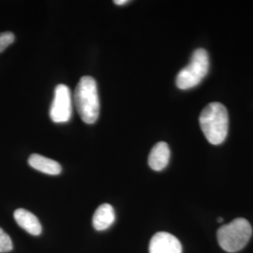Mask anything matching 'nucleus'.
Instances as JSON below:
<instances>
[{
	"mask_svg": "<svg viewBox=\"0 0 253 253\" xmlns=\"http://www.w3.org/2000/svg\"><path fill=\"white\" fill-rule=\"evenodd\" d=\"M200 126L211 145L222 144L228 134L229 116L227 109L219 102H211L200 115Z\"/></svg>",
	"mask_w": 253,
	"mask_h": 253,
	"instance_id": "nucleus-1",
	"label": "nucleus"
},
{
	"mask_svg": "<svg viewBox=\"0 0 253 253\" xmlns=\"http://www.w3.org/2000/svg\"><path fill=\"white\" fill-rule=\"evenodd\" d=\"M74 102L82 120L94 124L100 116V99L97 83L91 76H84L74 92Z\"/></svg>",
	"mask_w": 253,
	"mask_h": 253,
	"instance_id": "nucleus-2",
	"label": "nucleus"
},
{
	"mask_svg": "<svg viewBox=\"0 0 253 253\" xmlns=\"http://www.w3.org/2000/svg\"><path fill=\"white\" fill-rule=\"evenodd\" d=\"M253 235V228L250 222L242 218H235L232 222L224 224L217 230L218 244L227 253H237L244 249Z\"/></svg>",
	"mask_w": 253,
	"mask_h": 253,
	"instance_id": "nucleus-3",
	"label": "nucleus"
},
{
	"mask_svg": "<svg viewBox=\"0 0 253 253\" xmlns=\"http://www.w3.org/2000/svg\"><path fill=\"white\" fill-rule=\"evenodd\" d=\"M209 71V55L203 48L193 52L190 63L182 69L176 76V85L179 89L187 90L197 86L208 75Z\"/></svg>",
	"mask_w": 253,
	"mask_h": 253,
	"instance_id": "nucleus-4",
	"label": "nucleus"
},
{
	"mask_svg": "<svg viewBox=\"0 0 253 253\" xmlns=\"http://www.w3.org/2000/svg\"><path fill=\"white\" fill-rule=\"evenodd\" d=\"M73 115V100L70 88L66 84H58L54 89L50 118L54 123H67Z\"/></svg>",
	"mask_w": 253,
	"mask_h": 253,
	"instance_id": "nucleus-5",
	"label": "nucleus"
},
{
	"mask_svg": "<svg viewBox=\"0 0 253 253\" xmlns=\"http://www.w3.org/2000/svg\"><path fill=\"white\" fill-rule=\"evenodd\" d=\"M149 253H182V246L174 235L160 232L150 241Z\"/></svg>",
	"mask_w": 253,
	"mask_h": 253,
	"instance_id": "nucleus-6",
	"label": "nucleus"
},
{
	"mask_svg": "<svg viewBox=\"0 0 253 253\" xmlns=\"http://www.w3.org/2000/svg\"><path fill=\"white\" fill-rule=\"evenodd\" d=\"M171 157L169 145L165 142H160L154 145L148 157V164L154 171H163L168 165Z\"/></svg>",
	"mask_w": 253,
	"mask_h": 253,
	"instance_id": "nucleus-7",
	"label": "nucleus"
},
{
	"mask_svg": "<svg viewBox=\"0 0 253 253\" xmlns=\"http://www.w3.org/2000/svg\"><path fill=\"white\" fill-rule=\"evenodd\" d=\"M13 216L19 226L24 229L28 234L35 235V236L42 234V228L39 218L27 209H24V208L16 209L14 211Z\"/></svg>",
	"mask_w": 253,
	"mask_h": 253,
	"instance_id": "nucleus-8",
	"label": "nucleus"
},
{
	"mask_svg": "<svg viewBox=\"0 0 253 253\" xmlns=\"http://www.w3.org/2000/svg\"><path fill=\"white\" fill-rule=\"evenodd\" d=\"M28 164L33 169L46 174L57 175L62 171L61 165L57 162L39 154H32L28 159Z\"/></svg>",
	"mask_w": 253,
	"mask_h": 253,
	"instance_id": "nucleus-9",
	"label": "nucleus"
},
{
	"mask_svg": "<svg viewBox=\"0 0 253 253\" xmlns=\"http://www.w3.org/2000/svg\"><path fill=\"white\" fill-rule=\"evenodd\" d=\"M116 220V214L113 207L109 204H103L97 208L93 215V226L97 231L108 229Z\"/></svg>",
	"mask_w": 253,
	"mask_h": 253,
	"instance_id": "nucleus-10",
	"label": "nucleus"
},
{
	"mask_svg": "<svg viewBox=\"0 0 253 253\" xmlns=\"http://www.w3.org/2000/svg\"><path fill=\"white\" fill-rule=\"evenodd\" d=\"M12 249L13 245L9 235L0 228V253H9Z\"/></svg>",
	"mask_w": 253,
	"mask_h": 253,
	"instance_id": "nucleus-11",
	"label": "nucleus"
},
{
	"mask_svg": "<svg viewBox=\"0 0 253 253\" xmlns=\"http://www.w3.org/2000/svg\"><path fill=\"white\" fill-rule=\"evenodd\" d=\"M14 34L11 32H2L0 33V53L4 52L7 47L13 43Z\"/></svg>",
	"mask_w": 253,
	"mask_h": 253,
	"instance_id": "nucleus-12",
	"label": "nucleus"
},
{
	"mask_svg": "<svg viewBox=\"0 0 253 253\" xmlns=\"http://www.w3.org/2000/svg\"><path fill=\"white\" fill-rule=\"evenodd\" d=\"M114 2H115L116 5H125L128 1L127 0H116Z\"/></svg>",
	"mask_w": 253,
	"mask_h": 253,
	"instance_id": "nucleus-13",
	"label": "nucleus"
},
{
	"mask_svg": "<svg viewBox=\"0 0 253 253\" xmlns=\"http://www.w3.org/2000/svg\"><path fill=\"white\" fill-rule=\"evenodd\" d=\"M217 221H218V222H222V221H223V218H222V217H218V218H217Z\"/></svg>",
	"mask_w": 253,
	"mask_h": 253,
	"instance_id": "nucleus-14",
	"label": "nucleus"
}]
</instances>
